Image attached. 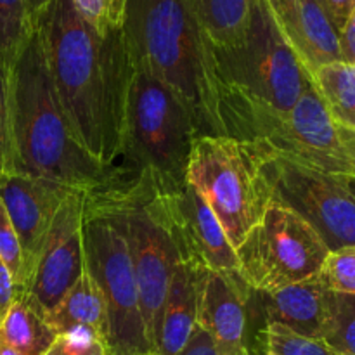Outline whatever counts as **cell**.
<instances>
[{"instance_id":"29","label":"cell","mask_w":355,"mask_h":355,"mask_svg":"<svg viewBox=\"0 0 355 355\" xmlns=\"http://www.w3.org/2000/svg\"><path fill=\"white\" fill-rule=\"evenodd\" d=\"M0 259L3 260L7 269L12 274L16 288L21 290V284H23V257H21V245L2 200H0Z\"/></svg>"},{"instance_id":"7","label":"cell","mask_w":355,"mask_h":355,"mask_svg":"<svg viewBox=\"0 0 355 355\" xmlns=\"http://www.w3.org/2000/svg\"><path fill=\"white\" fill-rule=\"evenodd\" d=\"M186 180L205 198L234 250L272 203L253 149L225 135L196 137Z\"/></svg>"},{"instance_id":"22","label":"cell","mask_w":355,"mask_h":355,"mask_svg":"<svg viewBox=\"0 0 355 355\" xmlns=\"http://www.w3.org/2000/svg\"><path fill=\"white\" fill-rule=\"evenodd\" d=\"M33 33L26 0H0V62L10 71Z\"/></svg>"},{"instance_id":"28","label":"cell","mask_w":355,"mask_h":355,"mask_svg":"<svg viewBox=\"0 0 355 355\" xmlns=\"http://www.w3.org/2000/svg\"><path fill=\"white\" fill-rule=\"evenodd\" d=\"M0 168L2 173H14V142L10 127L9 71L0 62Z\"/></svg>"},{"instance_id":"11","label":"cell","mask_w":355,"mask_h":355,"mask_svg":"<svg viewBox=\"0 0 355 355\" xmlns=\"http://www.w3.org/2000/svg\"><path fill=\"white\" fill-rule=\"evenodd\" d=\"M155 187L172 229L179 257L196 260L211 270L238 274V253L205 198L187 180L177 186Z\"/></svg>"},{"instance_id":"36","label":"cell","mask_w":355,"mask_h":355,"mask_svg":"<svg viewBox=\"0 0 355 355\" xmlns=\"http://www.w3.org/2000/svg\"><path fill=\"white\" fill-rule=\"evenodd\" d=\"M51 0H26V7H28V14H30L31 24L35 23L37 16L40 14V10L44 9Z\"/></svg>"},{"instance_id":"17","label":"cell","mask_w":355,"mask_h":355,"mask_svg":"<svg viewBox=\"0 0 355 355\" xmlns=\"http://www.w3.org/2000/svg\"><path fill=\"white\" fill-rule=\"evenodd\" d=\"M58 336L47 309L28 290H17L0 321V338L19 355H45Z\"/></svg>"},{"instance_id":"40","label":"cell","mask_w":355,"mask_h":355,"mask_svg":"<svg viewBox=\"0 0 355 355\" xmlns=\"http://www.w3.org/2000/svg\"><path fill=\"white\" fill-rule=\"evenodd\" d=\"M0 173H2V168H0Z\"/></svg>"},{"instance_id":"6","label":"cell","mask_w":355,"mask_h":355,"mask_svg":"<svg viewBox=\"0 0 355 355\" xmlns=\"http://www.w3.org/2000/svg\"><path fill=\"white\" fill-rule=\"evenodd\" d=\"M210 49L214 92L227 89L253 103L288 111L312 83L266 0H252L248 31L238 45Z\"/></svg>"},{"instance_id":"19","label":"cell","mask_w":355,"mask_h":355,"mask_svg":"<svg viewBox=\"0 0 355 355\" xmlns=\"http://www.w3.org/2000/svg\"><path fill=\"white\" fill-rule=\"evenodd\" d=\"M49 319L59 335L76 328H85L99 333L106 343V300L87 266L71 290L49 312Z\"/></svg>"},{"instance_id":"20","label":"cell","mask_w":355,"mask_h":355,"mask_svg":"<svg viewBox=\"0 0 355 355\" xmlns=\"http://www.w3.org/2000/svg\"><path fill=\"white\" fill-rule=\"evenodd\" d=\"M189 3L210 47L227 49L245 38L252 0H189Z\"/></svg>"},{"instance_id":"5","label":"cell","mask_w":355,"mask_h":355,"mask_svg":"<svg viewBox=\"0 0 355 355\" xmlns=\"http://www.w3.org/2000/svg\"><path fill=\"white\" fill-rule=\"evenodd\" d=\"M196 137L200 132L175 94L151 73L132 64L121 166L146 173L158 187L186 182Z\"/></svg>"},{"instance_id":"21","label":"cell","mask_w":355,"mask_h":355,"mask_svg":"<svg viewBox=\"0 0 355 355\" xmlns=\"http://www.w3.org/2000/svg\"><path fill=\"white\" fill-rule=\"evenodd\" d=\"M311 80L336 127L355 130V62L319 66Z\"/></svg>"},{"instance_id":"9","label":"cell","mask_w":355,"mask_h":355,"mask_svg":"<svg viewBox=\"0 0 355 355\" xmlns=\"http://www.w3.org/2000/svg\"><path fill=\"white\" fill-rule=\"evenodd\" d=\"M236 253L243 283L270 293L314 277L329 248L300 215L270 203Z\"/></svg>"},{"instance_id":"16","label":"cell","mask_w":355,"mask_h":355,"mask_svg":"<svg viewBox=\"0 0 355 355\" xmlns=\"http://www.w3.org/2000/svg\"><path fill=\"white\" fill-rule=\"evenodd\" d=\"M207 269L196 260L179 257L159 315L151 355H179L186 349L198 326L201 281Z\"/></svg>"},{"instance_id":"30","label":"cell","mask_w":355,"mask_h":355,"mask_svg":"<svg viewBox=\"0 0 355 355\" xmlns=\"http://www.w3.org/2000/svg\"><path fill=\"white\" fill-rule=\"evenodd\" d=\"M276 17L277 24L283 30L284 37L290 42L298 19V0H266Z\"/></svg>"},{"instance_id":"13","label":"cell","mask_w":355,"mask_h":355,"mask_svg":"<svg viewBox=\"0 0 355 355\" xmlns=\"http://www.w3.org/2000/svg\"><path fill=\"white\" fill-rule=\"evenodd\" d=\"M83 270V193L73 191L55 215L28 291L51 312Z\"/></svg>"},{"instance_id":"12","label":"cell","mask_w":355,"mask_h":355,"mask_svg":"<svg viewBox=\"0 0 355 355\" xmlns=\"http://www.w3.org/2000/svg\"><path fill=\"white\" fill-rule=\"evenodd\" d=\"M75 189L47 179L0 173V200L9 214L23 257V284L28 290L45 239L66 198Z\"/></svg>"},{"instance_id":"37","label":"cell","mask_w":355,"mask_h":355,"mask_svg":"<svg viewBox=\"0 0 355 355\" xmlns=\"http://www.w3.org/2000/svg\"><path fill=\"white\" fill-rule=\"evenodd\" d=\"M0 355H19L14 349H10L2 338H0Z\"/></svg>"},{"instance_id":"3","label":"cell","mask_w":355,"mask_h":355,"mask_svg":"<svg viewBox=\"0 0 355 355\" xmlns=\"http://www.w3.org/2000/svg\"><path fill=\"white\" fill-rule=\"evenodd\" d=\"M121 35L132 64L175 94L200 135H222L211 49L189 0H128Z\"/></svg>"},{"instance_id":"27","label":"cell","mask_w":355,"mask_h":355,"mask_svg":"<svg viewBox=\"0 0 355 355\" xmlns=\"http://www.w3.org/2000/svg\"><path fill=\"white\" fill-rule=\"evenodd\" d=\"M45 355H110L99 333L76 328L61 333Z\"/></svg>"},{"instance_id":"18","label":"cell","mask_w":355,"mask_h":355,"mask_svg":"<svg viewBox=\"0 0 355 355\" xmlns=\"http://www.w3.org/2000/svg\"><path fill=\"white\" fill-rule=\"evenodd\" d=\"M295 52L309 73L319 66L343 61L340 33L321 0H298L297 28L290 38Z\"/></svg>"},{"instance_id":"10","label":"cell","mask_w":355,"mask_h":355,"mask_svg":"<svg viewBox=\"0 0 355 355\" xmlns=\"http://www.w3.org/2000/svg\"><path fill=\"white\" fill-rule=\"evenodd\" d=\"M252 149L272 203L300 215L329 252L355 245V177L319 172Z\"/></svg>"},{"instance_id":"39","label":"cell","mask_w":355,"mask_h":355,"mask_svg":"<svg viewBox=\"0 0 355 355\" xmlns=\"http://www.w3.org/2000/svg\"><path fill=\"white\" fill-rule=\"evenodd\" d=\"M263 355H272V354H269V352H263Z\"/></svg>"},{"instance_id":"4","label":"cell","mask_w":355,"mask_h":355,"mask_svg":"<svg viewBox=\"0 0 355 355\" xmlns=\"http://www.w3.org/2000/svg\"><path fill=\"white\" fill-rule=\"evenodd\" d=\"M215 106L225 137L295 165L355 177V162L314 83L288 111L253 103L227 89H215Z\"/></svg>"},{"instance_id":"1","label":"cell","mask_w":355,"mask_h":355,"mask_svg":"<svg viewBox=\"0 0 355 355\" xmlns=\"http://www.w3.org/2000/svg\"><path fill=\"white\" fill-rule=\"evenodd\" d=\"M69 125L104 166L123 156L125 101L132 61L120 31L99 37L71 0H51L33 23Z\"/></svg>"},{"instance_id":"25","label":"cell","mask_w":355,"mask_h":355,"mask_svg":"<svg viewBox=\"0 0 355 355\" xmlns=\"http://www.w3.org/2000/svg\"><path fill=\"white\" fill-rule=\"evenodd\" d=\"M315 279L331 293L355 295V245L331 250Z\"/></svg>"},{"instance_id":"2","label":"cell","mask_w":355,"mask_h":355,"mask_svg":"<svg viewBox=\"0 0 355 355\" xmlns=\"http://www.w3.org/2000/svg\"><path fill=\"white\" fill-rule=\"evenodd\" d=\"M9 99L14 173L52 180L83 194L116 177L118 165H101L73 132L35 30L9 71Z\"/></svg>"},{"instance_id":"31","label":"cell","mask_w":355,"mask_h":355,"mask_svg":"<svg viewBox=\"0 0 355 355\" xmlns=\"http://www.w3.org/2000/svg\"><path fill=\"white\" fill-rule=\"evenodd\" d=\"M179 355H220V354H218L217 347H215L214 340L210 338V335H208L205 329H201L200 326H196L189 343H187L186 349H184Z\"/></svg>"},{"instance_id":"34","label":"cell","mask_w":355,"mask_h":355,"mask_svg":"<svg viewBox=\"0 0 355 355\" xmlns=\"http://www.w3.org/2000/svg\"><path fill=\"white\" fill-rule=\"evenodd\" d=\"M340 47H342L343 61L355 62V6L340 31Z\"/></svg>"},{"instance_id":"26","label":"cell","mask_w":355,"mask_h":355,"mask_svg":"<svg viewBox=\"0 0 355 355\" xmlns=\"http://www.w3.org/2000/svg\"><path fill=\"white\" fill-rule=\"evenodd\" d=\"M71 3L99 37H107L123 26L128 0H71Z\"/></svg>"},{"instance_id":"38","label":"cell","mask_w":355,"mask_h":355,"mask_svg":"<svg viewBox=\"0 0 355 355\" xmlns=\"http://www.w3.org/2000/svg\"><path fill=\"white\" fill-rule=\"evenodd\" d=\"M241 355H252V352H250V350H248V349H246V350H245V352H243Z\"/></svg>"},{"instance_id":"23","label":"cell","mask_w":355,"mask_h":355,"mask_svg":"<svg viewBox=\"0 0 355 355\" xmlns=\"http://www.w3.org/2000/svg\"><path fill=\"white\" fill-rule=\"evenodd\" d=\"M322 342L336 355H355V295L331 293Z\"/></svg>"},{"instance_id":"8","label":"cell","mask_w":355,"mask_h":355,"mask_svg":"<svg viewBox=\"0 0 355 355\" xmlns=\"http://www.w3.org/2000/svg\"><path fill=\"white\" fill-rule=\"evenodd\" d=\"M85 266L99 284L107 309L110 355H151L128 246L120 227L101 211L83 208Z\"/></svg>"},{"instance_id":"24","label":"cell","mask_w":355,"mask_h":355,"mask_svg":"<svg viewBox=\"0 0 355 355\" xmlns=\"http://www.w3.org/2000/svg\"><path fill=\"white\" fill-rule=\"evenodd\" d=\"M259 336L272 355H336L322 340L307 338L276 322L263 326Z\"/></svg>"},{"instance_id":"14","label":"cell","mask_w":355,"mask_h":355,"mask_svg":"<svg viewBox=\"0 0 355 355\" xmlns=\"http://www.w3.org/2000/svg\"><path fill=\"white\" fill-rule=\"evenodd\" d=\"M248 295L239 274L205 270L198 326L210 335L220 355H241L248 349Z\"/></svg>"},{"instance_id":"15","label":"cell","mask_w":355,"mask_h":355,"mask_svg":"<svg viewBox=\"0 0 355 355\" xmlns=\"http://www.w3.org/2000/svg\"><path fill=\"white\" fill-rule=\"evenodd\" d=\"M246 309L248 333L253 324L260 333L266 324L276 322L307 338L322 340L329 312V291L314 276L270 293L250 290Z\"/></svg>"},{"instance_id":"33","label":"cell","mask_w":355,"mask_h":355,"mask_svg":"<svg viewBox=\"0 0 355 355\" xmlns=\"http://www.w3.org/2000/svg\"><path fill=\"white\" fill-rule=\"evenodd\" d=\"M322 6H324L329 19H331V23L335 24V28L340 33L345 21L349 19L350 12H352L355 0H322Z\"/></svg>"},{"instance_id":"32","label":"cell","mask_w":355,"mask_h":355,"mask_svg":"<svg viewBox=\"0 0 355 355\" xmlns=\"http://www.w3.org/2000/svg\"><path fill=\"white\" fill-rule=\"evenodd\" d=\"M16 284H14L12 274L7 269L3 260L0 259V321L3 319L6 312L9 311L10 304H12L14 297H16Z\"/></svg>"},{"instance_id":"35","label":"cell","mask_w":355,"mask_h":355,"mask_svg":"<svg viewBox=\"0 0 355 355\" xmlns=\"http://www.w3.org/2000/svg\"><path fill=\"white\" fill-rule=\"evenodd\" d=\"M338 130L343 148L347 149L349 156L355 162V130H345V128H338Z\"/></svg>"}]
</instances>
